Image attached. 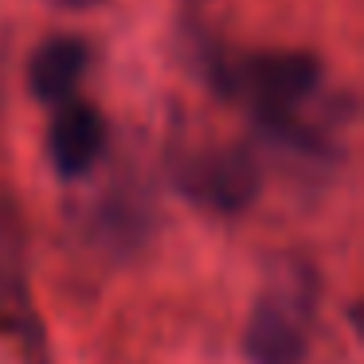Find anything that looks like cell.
Wrapping results in <instances>:
<instances>
[{
    "mask_svg": "<svg viewBox=\"0 0 364 364\" xmlns=\"http://www.w3.org/2000/svg\"><path fill=\"white\" fill-rule=\"evenodd\" d=\"M110 145V126L102 110L82 102L79 95L55 106V118L48 126V161L63 181H79L102 161Z\"/></svg>",
    "mask_w": 364,
    "mask_h": 364,
    "instance_id": "cell-4",
    "label": "cell"
},
{
    "mask_svg": "<svg viewBox=\"0 0 364 364\" xmlns=\"http://www.w3.org/2000/svg\"><path fill=\"white\" fill-rule=\"evenodd\" d=\"M223 95L239 98L270 137L298 153L337 149L348 106L309 51H243L212 63Z\"/></svg>",
    "mask_w": 364,
    "mask_h": 364,
    "instance_id": "cell-1",
    "label": "cell"
},
{
    "mask_svg": "<svg viewBox=\"0 0 364 364\" xmlns=\"http://www.w3.org/2000/svg\"><path fill=\"white\" fill-rule=\"evenodd\" d=\"M87 67H90V48L82 36H51L36 48L32 63H28L32 95L48 106L67 102V98H75Z\"/></svg>",
    "mask_w": 364,
    "mask_h": 364,
    "instance_id": "cell-6",
    "label": "cell"
},
{
    "mask_svg": "<svg viewBox=\"0 0 364 364\" xmlns=\"http://www.w3.org/2000/svg\"><path fill=\"white\" fill-rule=\"evenodd\" d=\"M173 173L192 204L220 215L251 208L262 188L259 161L247 145H200V149L176 157Z\"/></svg>",
    "mask_w": 364,
    "mask_h": 364,
    "instance_id": "cell-3",
    "label": "cell"
},
{
    "mask_svg": "<svg viewBox=\"0 0 364 364\" xmlns=\"http://www.w3.org/2000/svg\"><path fill=\"white\" fill-rule=\"evenodd\" d=\"M55 4H63V9H95L102 0H55Z\"/></svg>",
    "mask_w": 364,
    "mask_h": 364,
    "instance_id": "cell-7",
    "label": "cell"
},
{
    "mask_svg": "<svg viewBox=\"0 0 364 364\" xmlns=\"http://www.w3.org/2000/svg\"><path fill=\"white\" fill-rule=\"evenodd\" d=\"M36 329V314L28 301V259L20 220L0 200V333L4 337H28Z\"/></svg>",
    "mask_w": 364,
    "mask_h": 364,
    "instance_id": "cell-5",
    "label": "cell"
},
{
    "mask_svg": "<svg viewBox=\"0 0 364 364\" xmlns=\"http://www.w3.org/2000/svg\"><path fill=\"white\" fill-rule=\"evenodd\" d=\"M317 321V274L301 259L267 270L243 329L247 364H306Z\"/></svg>",
    "mask_w": 364,
    "mask_h": 364,
    "instance_id": "cell-2",
    "label": "cell"
}]
</instances>
